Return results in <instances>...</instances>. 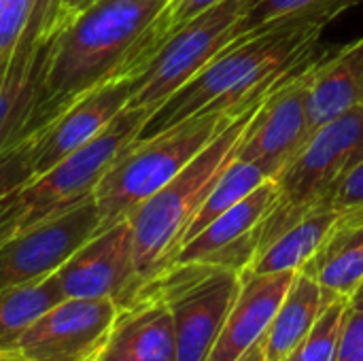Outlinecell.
I'll return each mask as SVG.
<instances>
[{
  "instance_id": "obj_1",
  "label": "cell",
  "mask_w": 363,
  "mask_h": 361,
  "mask_svg": "<svg viewBox=\"0 0 363 361\" xmlns=\"http://www.w3.org/2000/svg\"><path fill=\"white\" fill-rule=\"evenodd\" d=\"M323 26L281 21L232 40L145 121L136 140L151 138L194 115L242 111L317 55Z\"/></svg>"
},
{
  "instance_id": "obj_2",
  "label": "cell",
  "mask_w": 363,
  "mask_h": 361,
  "mask_svg": "<svg viewBox=\"0 0 363 361\" xmlns=\"http://www.w3.org/2000/svg\"><path fill=\"white\" fill-rule=\"evenodd\" d=\"M166 0H96L62 26L47 66V123L91 89L108 83Z\"/></svg>"
},
{
  "instance_id": "obj_3",
  "label": "cell",
  "mask_w": 363,
  "mask_h": 361,
  "mask_svg": "<svg viewBox=\"0 0 363 361\" xmlns=\"http://www.w3.org/2000/svg\"><path fill=\"white\" fill-rule=\"evenodd\" d=\"M264 98L249 106L228 130L206 145L170 183L140 202L125 217L132 230L134 264L140 289L172 264L191 219L208 198L219 177L236 160L242 134Z\"/></svg>"
},
{
  "instance_id": "obj_4",
  "label": "cell",
  "mask_w": 363,
  "mask_h": 361,
  "mask_svg": "<svg viewBox=\"0 0 363 361\" xmlns=\"http://www.w3.org/2000/svg\"><path fill=\"white\" fill-rule=\"evenodd\" d=\"M245 111L247 109L194 115L151 138L130 143L113 160L94 189L100 211V230L125 219L140 202L170 183Z\"/></svg>"
},
{
  "instance_id": "obj_5",
  "label": "cell",
  "mask_w": 363,
  "mask_h": 361,
  "mask_svg": "<svg viewBox=\"0 0 363 361\" xmlns=\"http://www.w3.org/2000/svg\"><path fill=\"white\" fill-rule=\"evenodd\" d=\"M151 113V109L125 106L94 140L4 196L0 200V232L15 234L94 196L113 160L138 138Z\"/></svg>"
},
{
  "instance_id": "obj_6",
  "label": "cell",
  "mask_w": 363,
  "mask_h": 361,
  "mask_svg": "<svg viewBox=\"0 0 363 361\" xmlns=\"http://www.w3.org/2000/svg\"><path fill=\"white\" fill-rule=\"evenodd\" d=\"M362 160L363 106L315 130L302 151L277 177L279 198L257 226V253L317 209L328 189Z\"/></svg>"
},
{
  "instance_id": "obj_7",
  "label": "cell",
  "mask_w": 363,
  "mask_h": 361,
  "mask_svg": "<svg viewBox=\"0 0 363 361\" xmlns=\"http://www.w3.org/2000/svg\"><path fill=\"white\" fill-rule=\"evenodd\" d=\"M240 270L206 262H189L170 264L140 291H151L168 304L174 321L179 361H204L240 294Z\"/></svg>"
},
{
  "instance_id": "obj_8",
  "label": "cell",
  "mask_w": 363,
  "mask_h": 361,
  "mask_svg": "<svg viewBox=\"0 0 363 361\" xmlns=\"http://www.w3.org/2000/svg\"><path fill=\"white\" fill-rule=\"evenodd\" d=\"M68 17L60 0H38L17 45L0 55V153L47 126L43 113L47 66Z\"/></svg>"
},
{
  "instance_id": "obj_9",
  "label": "cell",
  "mask_w": 363,
  "mask_h": 361,
  "mask_svg": "<svg viewBox=\"0 0 363 361\" xmlns=\"http://www.w3.org/2000/svg\"><path fill=\"white\" fill-rule=\"evenodd\" d=\"M251 0H223L181 28L132 79L130 109L155 111L221 49L234 40V28Z\"/></svg>"
},
{
  "instance_id": "obj_10",
  "label": "cell",
  "mask_w": 363,
  "mask_h": 361,
  "mask_svg": "<svg viewBox=\"0 0 363 361\" xmlns=\"http://www.w3.org/2000/svg\"><path fill=\"white\" fill-rule=\"evenodd\" d=\"M98 230L100 211L89 196L60 215L15 232L0 245V289L55 274Z\"/></svg>"
},
{
  "instance_id": "obj_11",
  "label": "cell",
  "mask_w": 363,
  "mask_h": 361,
  "mask_svg": "<svg viewBox=\"0 0 363 361\" xmlns=\"http://www.w3.org/2000/svg\"><path fill=\"white\" fill-rule=\"evenodd\" d=\"M64 298L113 300L119 306L140 291L128 219L96 232L57 272Z\"/></svg>"
},
{
  "instance_id": "obj_12",
  "label": "cell",
  "mask_w": 363,
  "mask_h": 361,
  "mask_svg": "<svg viewBox=\"0 0 363 361\" xmlns=\"http://www.w3.org/2000/svg\"><path fill=\"white\" fill-rule=\"evenodd\" d=\"M311 62L279 83L264 98L262 106L242 134L236 160L266 164L279 177L283 168L302 151V147L313 136L308 121Z\"/></svg>"
},
{
  "instance_id": "obj_13",
  "label": "cell",
  "mask_w": 363,
  "mask_h": 361,
  "mask_svg": "<svg viewBox=\"0 0 363 361\" xmlns=\"http://www.w3.org/2000/svg\"><path fill=\"white\" fill-rule=\"evenodd\" d=\"M113 300L64 298L21 336L17 351L28 361H94L117 319Z\"/></svg>"
},
{
  "instance_id": "obj_14",
  "label": "cell",
  "mask_w": 363,
  "mask_h": 361,
  "mask_svg": "<svg viewBox=\"0 0 363 361\" xmlns=\"http://www.w3.org/2000/svg\"><path fill=\"white\" fill-rule=\"evenodd\" d=\"M279 198L277 179L262 183L245 200L215 217L204 230L189 238L174 255L172 264L206 262L245 272L257 253L255 232Z\"/></svg>"
},
{
  "instance_id": "obj_15",
  "label": "cell",
  "mask_w": 363,
  "mask_h": 361,
  "mask_svg": "<svg viewBox=\"0 0 363 361\" xmlns=\"http://www.w3.org/2000/svg\"><path fill=\"white\" fill-rule=\"evenodd\" d=\"M130 94L132 79L108 81L85 94L51 123L38 130L34 138V177L47 172L94 140L128 106Z\"/></svg>"
},
{
  "instance_id": "obj_16",
  "label": "cell",
  "mask_w": 363,
  "mask_h": 361,
  "mask_svg": "<svg viewBox=\"0 0 363 361\" xmlns=\"http://www.w3.org/2000/svg\"><path fill=\"white\" fill-rule=\"evenodd\" d=\"M298 272H242L240 294L204 361H238L264 340Z\"/></svg>"
},
{
  "instance_id": "obj_17",
  "label": "cell",
  "mask_w": 363,
  "mask_h": 361,
  "mask_svg": "<svg viewBox=\"0 0 363 361\" xmlns=\"http://www.w3.org/2000/svg\"><path fill=\"white\" fill-rule=\"evenodd\" d=\"M94 361H179L174 321L168 304L140 291L119 306L104 347Z\"/></svg>"
},
{
  "instance_id": "obj_18",
  "label": "cell",
  "mask_w": 363,
  "mask_h": 361,
  "mask_svg": "<svg viewBox=\"0 0 363 361\" xmlns=\"http://www.w3.org/2000/svg\"><path fill=\"white\" fill-rule=\"evenodd\" d=\"M357 106H363V38L317 55L308 66L313 132Z\"/></svg>"
},
{
  "instance_id": "obj_19",
  "label": "cell",
  "mask_w": 363,
  "mask_h": 361,
  "mask_svg": "<svg viewBox=\"0 0 363 361\" xmlns=\"http://www.w3.org/2000/svg\"><path fill=\"white\" fill-rule=\"evenodd\" d=\"M300 272L313 277L332 298L351 302L363 283V217L340 215Z\"/></svg>"
},
{
  "instance_id": "obj_20",
  "label": "cell",
  "mask_w": 363,
  "mask_h": 361,
  "mask_svg": "<svg viewBox=\"0 0 363 361\" xmlns=\"http://www.w3.org/2000/svg\"><path fill=\"white\" fill-rule=\"evenodd\" d=\"M332 300L313 277L298 272L262 340L266 361L287 360Z\"/></svg>"
},
{
  "instance_id": "obj_21",
  "label": "cell",
  "mask_w": 363,
  "mask_h": 361,
  "mask_svg": "<svg viewBox=\"0 0 363 361\" xmlns=\"http://www.w3.org/2000/svg\"><path fill=\"white\" fill-rule=\"evenodd\" d=\"M340 213L334 209L319 204L306 217H302L296 226L277 236L270 245H266L249 264L245 272L270 274V272H300L308 260L323 245L325 236L338 221Z\"/></svg>"
},
{
  "instance_id": "obj_22",
  "label": "cell",
  "mask_w": 363,
  "mask_h": 361,
  "mask_svg": "<svg viewBox=\"0 0 363 361\" xmlns=\"http://www.w3.org/2000/svg\"><path fill=\"white\" fill-rule=\"evenodd\" d=\"M62 300L64 294L55 274L0 289V351H17L32 323Z\"/></svg>"
},
{
  "instance_id": "obj_23",
  "label": "cell",
  "mask_w": 363,
  "mask_h": 361,
  "mask_svg": "<svg viewBox=\"0 0 363 361\" xmlns=\"http://www.w3.org/2000/svg\"><path fill=\"white\" fill-rule=\"evenodd\" d=\"M219 2L223 0H166L160 13L134 40V45L117 66L111 81L138 77L145 70V66L153 60V55L166 45L168 38H172L181 28H185L189 21H194L208 9L217 6Z\"/></svg>"
},
{
  "instance_id": "obj_24",
  "label": "cell",
  "mask_w": 363,
  "mask_h": 361,
  "mask_svg": "<svg viewBox=\"0 0 363 361\" xmlns=\"http://www.w3.org/2000/svg\"><path fill=\"white\" fill-rule=\"evenodd\" d=\"M270 179H277V172L270 166L257 164V162L234 160L225 168V172L219 177V181L211 189L208 198L204 200V204L200 206V211L191 219V223L183 236L181 247L189 238H194L200 230H204L215 217H219L221 213H225L228 209H232L234 204L245 200L251 191H255L262 183H266Z\"/></svg>"
},
{
  "instance_id": "obj_25",
  "label": "cell",
  "mask_w": 363,
  "mask_h": 361,
  "mask_svg": "<svg viewBox=\"0 0 363 361\" xmlns=\"http://www.w3.org/2000/svg\"><path fill=\"white\" fill-rule=\"evenodd\" d=\"M347 309L349 300L334 298L332 302H328L311 332L285 361H338V347Z\"/></svg>"
},
{
  "instance_id": "obj_26",
  "label": "cell",
  "mask_w": 363,
  "mask_h": 361,
  "mask_svg": "<svg viewBox=\"0 0 363 361\" xmlns=\"http://www.w3.org/2000/svg\"><path fill=\"white\" fill-rule=\"evenodd\" d=\"M317 0H251L245 15L234 28V40L255 34L264 28H270L279 21H285L308 6H313Z\"/></svg>"
},
{
  "instance_id": "obj_27",
  "label": "cell",
  "mask_w": 363,
  "mask_h": 361,
  "mask_svg": "<svg viewBox=\"0 0 363 361\" xmlns=\"http://www.w3.org/2000/svg\"><path fill=\"white\" fill-rule=\"evenodd\" d=\"M34 138L36 134L0 153V200L34 179Z\"/></svg>"
},
{
  "instance_id": "obj_28",
  "label": "cell",
  "mask_w": 363,
  "mask_h": 361,
  "mask_svg": "<svg viewBox=\"0 0 363 361\" xmlns=\"http://www.w3.org/2000/svg\"><path fill=\"white\" fill-rule=\"evenodd\" d=\"M321 204L347 217H363V160L328 189Z\"/></svg>"
},
{
  "instance_id": "obj_29",
  "label": "cell",
  "mask_w": 363,
  "mask_h": 361,
  "mask_svg": "<svg viewBox=\"0 0 363 361\" xmlns=\"http://www.w3.org/2000/svg\"><path fill=\"white\" fill-rule=\"evenodd\" d=\"M38 0H0V55L17 45Z\"/></svg>"
},
{
  "instance_id": "obj_30",
  "label": "cell",
  "mask_w": 363,
  "mask_h": 361,
  "mask_svg": "<svg viewBox=\"0 0 363 361\" xmlns=\"http://www.w3.org/2000/svg\"><path fill=\"white\" fill-rule=\"evenodd\" d=\"M338 361H363V311L351 306V302L340 334Z\"/></svg>"
},
{
  "instance_id": "obj_31",
  "label": "cell",
  "mask_w": 363,
  "mask_h": 361,
  "mask_svg": "<svg viewBox=\"0 0 363 361\" xmlns=\"http://www.w3.org/2000/svg\"><path fill=\"white\" fill-rule=\"evenodd\" d=\"M91 2H96V0H60V4H62V9L68 13V15H77V13H81L85 6H89Z\"/></svg>"
},
{
  "instance_id": "obj_32",
  "label": "cell",
  "mask_w": 363,
  "mask_h": 361,
  "mask_svg": "<svg viewBox=\"0 0 363 361\" xmlns=\"http://www.w3.org/2000/svg\"><path fill=\"white\" fill-rule=\"evenodd\" d=\"M238 361H266V355H264V343L259 340L255 347H251V349H249Z\"/></svg>"
},
{
  "instance_id": "obj_33",
  "label": "cell",
  "mask_w": 363,
  "mask_h": 361,
  "mask_svg": "<svg viewBox=\"0 0 363 361\" xmlns=\"http://www.w3.org/2000/svg\"><path fill=\"white\" fill-rule=\"evenodd\" d=\"M0 361H28L19 351H0Z\"/></svg>"
},
{
  "instance_id": "obj_34",
  "label": "cell",
  "mask_w": 363,
  "mask_h": 361,
  "mask_svg": "<svg viewBox=\"0 0 363 361\" xmlns=\"http://www.w3.org/2000/svg\"><path fill=\"white\" fill-rule=\"evenodd\" d=\"M351 306H355V309L363 311V298H359V300H353V302H351Z\"/></svg>"
},
{
  "instance_id": "obj_35",
  "label": "cell",
  "mask_w": 363,
  "mask_h": 361,
  "mask_svg": "<svg viewBox=\"0 0 363 361\" xmlns=\"http://www.w3.org/2000/svg\"><path fill=\"white\" fill-rule=\"evenodd\" d=\"M11 236H13L11 232H0V245H2V243H4L6 238H11Z\"/></svg>"
},
{
  "instance_id": "obj_36",
  "label": "cell",
  "mask_w": 363,
  "mask_h": 361,
  "mask_svg": "<svg viewBox=\"0 0 363 361\" xmlns=\"http://www.w3.org/2000/svg\"><path fill=\"white\" fill-rule=\"evenodd\" d=\"M359 298H363V283H362V287L357 289V294L353 296V300H359ZM353 300H351V302H353Z\"/></svg>"
}]
</instances>
